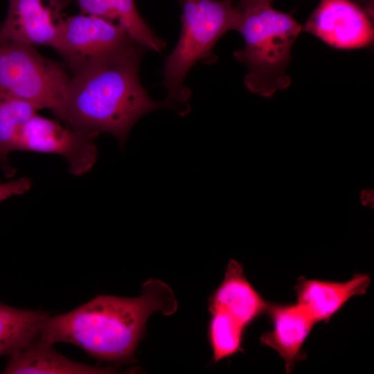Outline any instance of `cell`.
I'll return each mask as SVG.
<instances>
[{"instance_id":"7","label":"cell","mask_w":374,"mask_h":374,"mask_svg":"<svg viewBox=\"0 0 374 374\" xmlns=\"http://www.w3.org/2000/svg\"><path fill=\"white\" fill-rule=\"evenodd\" d=\"M96 136L36 113L24 125L17 150L60 155L72 175L82 176L97 160L98 149L93 142Z\"/></svg>"},{"instance_id":"8","label":"cell","mask_w":374,"mask_h":374,"mask_svg":"<svg viewBox=\"0 0 374 374\" xmlns=\"http://www.w3.org/2000/svg\"><path fill=\"white\" fill-rule=\"evenodd\" d=\"M373 19L353 0H319L303 31L330 46L350 50L370 46L373 41Z\"/></svg>"},{"instance_id":"10","label":"cell","mask_w":374,"mask_h":374,"mask_svg":"<svg viewBox=\"0 0 374 374\" xmlns=\"http://www.w3.org/2000/svg\"><path fill=\"white\" fill-rule=\"evenodd\" d=\"M268 305L247 279L242 265L235 260L229 262L222 281L208 301L210 313H220L244 328Z\"/></svg>"},{"instance_id":"20","label":"cell","mask_w":374,"mask_h":374,"mask_svg":"<svg viewBox=\"0 0 374 374\" xmlns=\"http://www.w3.org/2000/svg\"><path fill=\"white\" fill-rule=\"evenodd\" d=\"M362 6L373 18L374 10V0H353Z\"/></svg>"},{"instance_id":"13","label":"cell","mask_w":374,"mask_h":374,"mask_svg":"<svg viewBox=\"0 0 374 374\" xmlns=\"http://www.w3.org/2000/svg\"><path fill=\"white\" fill-rule=\"evenodd\" d=\"M267 310L272 318L274 328L261 336V343L278 353L290 372L315 322L298 304L269 305Z\"/></svg>"},{"instance_id":"11","label":"cell","mask_w":374,"mask_h":374,"mask_svg":"<svg viewBox=\"0 0 374 374\" xmlns=\"http://www.w3.org/2000/svg\"><path fill=\"white\" fill-rule=\"evenodd\" d=\"M370 284L367 274H356L346 282L300 278L295 290L297 303L316 323L331 317L350 298L363 294Z\"/></svg>"},{"instance_id":"17","label":"cell","mask_w":374,"mask_h":374,"mask_svg":"<svg viewBox=\"0 0 374 374\" xmlns=\"http://www.w3.org/2000/svg\"><path fill=\"white\" fill-rule=\"evenodd\" d=\"M117 17V22L128 35L147 50L161 53L165 48L160 39L139 13L134 0H109Z\"/></svg>"},{"instance_id":"4","label":"cell","mask_w":374,"mask_h":374,"mask_svg":"<svg viewBox=\"0 0 374 374\" xmlns=\"http://www.w3.org/2000/svg\"><path fill=\"white\" fill-rule=\"evenodd\" d=\"M182 1L181 33L166 59L163 80L166 98L180 107L190 97L184 82L191 67L199 61L215 62V45L228 31L238 30L242 17L232 0Z\"/></svg>"},{"instance_id":"22","label":"cell","mask_w":374,"mask_h":374,"mask_svg":"<svg viewBox=\"0 0 374 374\" xmlns=\"http://www.w3.org/2000/svg\"><path fill=\"white\" fill-rule=\"evenodd\" d=\"M373 192L370 191V193H367L366 191L362 193V202L364 204H366L368 201H370V203H371V198H373Z\"/></svg>"},{"instance_id":"15","label":"cell","mask_w":374,"mask_h":374,"mask_svg":"<svg viewBox=\"0 0 374 374\" xmlns=\"http://www.w3.org/2000/svg\"><path fill=\"white\" fill-rule=\"evenodd\" d=\"M38 111L23 100L0 96V163L8 177L15 172L8 161V155L17 150L24 125Z\"/></svg>"},{"instance_id":"14","label":"cell","mask_w":374,"mask_h":374,"mask_svg":"<svg viewBox=\"0 0 374 374\" xmlns=\"http://www.w3.org/2000/svg\"><path fill=\"white\" fill-rule=\"evenodd\" d=\"M47 312L0 303V357L11 356L34 340Z\"/></svg>"},{"instance_id":"19","label":"cell","mask_w":374,"mask_h":374,"mask_svg":"<svg viewBox=\"0 0 374 374\" xmlns=\"http://www.w3.org/2000/svg\"><path fill=\"white\" fill-rule=\"evenodd\" d=\"M32 186L31 179L21 177L0 184V202L11 197L22 195L28 191Z\"/></svg>"},{"instance_id":"12","label":"cell","mask_w":374,"mask_h":374,"mask_svg":"<svg viewBox=\"0 0 374 374\" xmlns=\"http://www.w3.org/2000/svg\"><path fill=\"white\" fill-rule=\"evenodd\" d=\"M116 367H102L79 363L57 353L53 345L38 336L15 354L8 357L4 374H104L116 373Z\"/></svg>"},{"instance_id":"9","label":"cell","mask_w":374,"mask_h":374,"mask_svg":"<svg viewBox=\"0 0 374 374\" xmlns=\"http://www.w3.org/2000/svg\"><path fill=\"white\" fill-rule=\"evenodd\" d=\"M57 0H9L0 41L53 47L60 24Z\"/></svg>"},{"instance_id":"16","label":"cell","mask_w":374,"mask_h":374,"mask_svg":"<svg viewBox=\"0 0 374 374\" xmlns=\"http://www.w3.org/2000/svg\"><path fill=\"white\" fill-rule=\"evenodd\" d=\"M208 339L212 359L217 362L236 354L242 349L244 329L219 313H210Z\"/></svg>"},{"instance_id":"5","label":"cell","mask_w":374,"mask_h":374,"mask_svg":"<svg viewBox=\"0 0 374 374\" xmlns=\"http://www.w3.org/2000/svg\"><path fill=\"white\" fill-rule=\"evenodd\" d=\"M69 78L62 65L43 57L35 46L0 41V96L49 109L62 120Z\"/></svg>"},{"instance_id":"2","label":"cell","mask_w":374,"mask_h":374,"mask_svg":"<svg viewBox=\"0 0 374 374\" xmlns=\"http://www.w3.org/2000/svg\"><path fill=\"white\" fill-rule=\"evenodd\" d=\"M146 50L135 42L70 75L62 121L96 136L109 133L123 145L132 126L145 114L180 108L167 98L154 100L142 86L139 67Z\"/></svg>"},{"instance_id":"21","label":"cell","mask_w":374,"mask_h":374,"mask_svg":"<svg viewBox=\"0 0 374 374\" xmlns=\"http://www.w3.org/2000/svg\"><path fill=\"white\" fill-rule=\"evenodd\" d=\"M275 0H240V8L258 4H272Z\"/></svg>"},{"instance_id":"6","label":"cell","mask_w":374,"mask_h":374,"mask_svg":"<svg viewBox=\"0 0 374 374\" xmlns=\"http://www.w3.org/2000/svg\"><path fill=\"white\" fill-rule=\"evenodd\" d=\"M135 42L118 23L81 13L62 20L53 48L75 73Z\"/></svg>"},{"instance_id":"18","label":"cell","mask_w":374,"mask_h":374,"mask_svg":"<svg viewBox=\"0 0 374 374\" xmlns=\"http://www.w3.org/2000/svg\"><path fill=\"white\" fill-rule=\"evenodd\" d=\"M77 1L82 14L101 17L117 22L116 15L109 0Z\"/></svg>"},{"instance_id":"3","label":"cell","mask_w":374,"mask_h":374,"mask_svg":"<svg viewBox=\"0 0 374 374\" xmlns=\"http://www.w3.org/2000/svg\"><path fill=\"white\" fill-rule=\"evenodd\" d=\"M242 17L237 31L242 35L243 48L233 52L244 64L247 89L262 97H272L290 87L287 73L292 49L303 26L292 15L277 10L272 4H258L240 8Z\"/></svg>"},{"instance_id":"1","label":"cell","mask_w":374,"mask_h":374,"mask_svg":"<svg viewBox=\"0 0 374 374\" xmlns=\"http://www.w3.org/2000/svg\"><path fill=\"white\" fill-rule=\"evenodd\" d=\"M177 308L172 289L150 278L138 296L99 295L66 313L48 315L38 339L51 345H75L100 362L132 364L149 317L155 312L170 316Z\"/></svg>"}]
</instances>
